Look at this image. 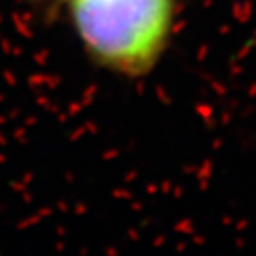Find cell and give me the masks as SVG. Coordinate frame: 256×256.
I'll use <instances>...</instances> for the list:
<instances>
[{
    "label": "cell",
    "instance_id": "6da1fadb",
    "mask_svg": "<svg viewBox=\"0 0 256 256\" xmlns=\"http://www.w3.org/2000/svg\"><path fill=\"white\" fill-rule=\"evenodd\" d=\"M70 11L91 57L110 72L140 76L171 43L178 0H72Z\"/></svg>",
    "mask_w": 256,
    "mask_h": 256
}]
</instances>
